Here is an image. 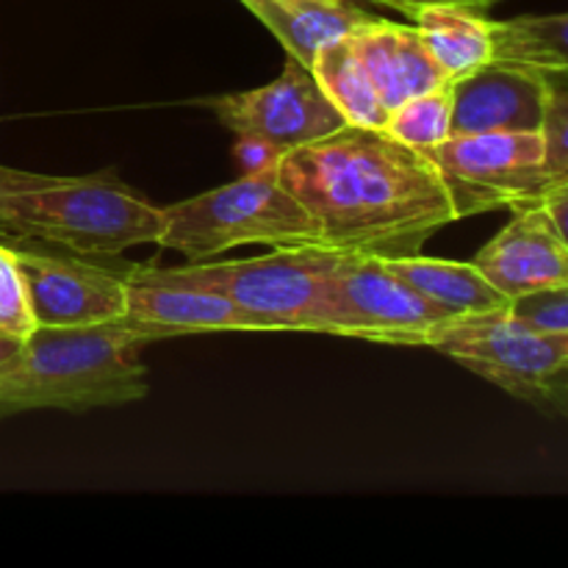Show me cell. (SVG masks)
<instances>
[{
    "instance_id": "cell-1",
    "label": "cell",
    "mask_w": 568,
    "mask_h": 568,
    "mask_svg": "<svg viewBox=\"0 0 568 568\" xmlns=\"http://www.w3.org/2000/svg\"><path fill=\"white\" fill-rule=\"evenodd\" d=\"M277 172L316 222L322 247L336 253L416 255L458 220L433 161L383 128L347 122L283 153Z\"/></svg>"
},
{
    "instance_id": "cell-2",
    "label": "cell",
    "mask_w": 568,
    "mask_h": 568,
    "mask_svg": "<svg viewBox=\"0 0 568 568\" xmlns=\"http://www.w3.org/2000/svg\"><path fill=\"white\" fill-rule=\"evenodd\" d=\"M153 333L128 320L87 327H33L0 364V419L28 410L87 414L148 397L144 344Z\"/></svg>"
},
{
    "instance_id": "cell-3",
    "label": "cell",
    "mask_w": 568,
    "mask_h": 568,
    "mask_svg": "<svg viewBox=\"0 0 568 568\" xmlns=\"http://www.w3.org/2000/svg\"><path fill=\"white\" fill-rule=\"evenodd\" d=\"M0 233L81 258H111L139 244H159L164 209L122 183L114 170L55 178L0 166Z\"/></svg>"
},
{
    "instance_id": "cell-4",
    "label": "cell",
    "mask_w": 568,
    "mask_h": 568,
    "mask_svg": "<svg viewBox=\"0 0 568 568\" xmlns=\"http://www.w3.org/2000/svg\"><path fill=\"white\" fill-rule=\"evenodd\" d=\"M281 166V164H277ZM277 166L242 175L227 186L164 209L159 244L186 258H214L242 244H320V231L305 205L281 183Z\"/></svg>"
},
{
    "instance_id": "cell-5",
    "label": "cell",
    "mask_w": 568,
    "mask_h": 568,
    "mask_svg": "<svg viewBox=\"0 0 568 568\" xmlns=\"http://www.w3.org/2000/svg\"><path fill=\"white\" fill-rule=\"evenodd\" d=\"M427 347L541 414L568 419V331H536L505 308L458 316L436 327Z\"/></svg>"
},
{
    "instance_id": "cell-6",
    "label": "cell",
    "mask_w": 568,
    "mask_h": 568,
    "mask_svg": "<svg viewBox=\"0 0 568 568\" xmlns=\"http://www.w3.org/2000/svg\"><path fill=\"white\" fill-rule=\"evenodd\" d=\"M447 322L453 316L405 286L383 258L338 253L316 294L311 333L394 347H427L430 333Z\"/></svg>"
},
{
    "instance_id": "cell-7",
    "label": "cell",
    "mask_w": 568,
    "mask_h": 568,
    "mask_svg": "<svg viewBox=\"0 0 568 568\" xmlns=\"http://www.w3.org/2000/svg\"><path fill=\"white\" fill-rule=\"evenodd\" d=\"M336 250L322 244L275 247L264 258L189 264L178 270H159L170 281L220 292L258 316L266 331H308L316 294L333 264Z\"/></svg>"
},
{
    "instance_id": "cell-8",
    "label": "cell",
    "mask_w": 568,
    "mask_h": 568,
    "mask_svg": "<svg viewBox=\"0 0 568 568\" xmlns=\"http://www.w3.org/2000/svg\"><path fill=\"white\" fill-rule=\"evenodd\" d=\"M422 153L438 170L458 220L538 203L549 192L541 133H466Z\"/></svg>"
},
{
    "instance_id": "cell-9",
    "label": "cell",
    "mask_w": 568,
    "mask_h": 568,
    "mask_svg": "<svg viewBox=\"0 0 568 568\" xmlns=\"http://www.w3.org/2000/svg\"><path fill=\"white\" fill-rule=\"evenodd\" d=\"M211 109L233 133H250L275 144L281 153L325 139L347 125L314 72L288 59L281 78L250 92L222 94Z\"/></svg>"
},
{
    "instance_id": "cell-10",
    "label": "cell",
    "mask_w": 568,
    "mask_h": 568,
    "mask_svg": "<svg viewBox=\"0 0 568 568\" xmlns=\"http://www.w3.org/2000/svg\"><path fill=\"white\" fill-rule=\"evenodd\" d=\"M39 327H87L128 314V270L14 247Z\"/></svg>"
},
{
    "instance_id": "cell-11",
    "label": "cell",
    "mask_w": 568,
    "mask_h": 568,
    "mask_svg": "<svg viewBox=\"0 0 568 568\" xmlns=\"http://www.w3.org/2000/svg\"><path fill=\"white\" fill-rule=\"evenodd\" d=\"M566 75L521 61L491 59L453 81L449 136L466 133H541L549 100Z\"/></svg>"
},
{
    "instance_id": "cell-12",
    "label": "cell",
    "mask_w": 568,
    "mask_h": 568,
    "mask_svg": "<svg viewBox=\"0 0 568 568\" xmlns=\"http://www.w3.org/2000/svg\"><path fill=\"white\" fill-rule=\"evenodd\" d=\"M122 320L153 333L155 342L181 333L266 331L258 316L225 294L170 281L155 266H128V314Z\"/></svg>"
},
{
    "instance_id": "cell-13",
    "label": "cell",
    "mask_w": 568,
    "mask_h": 568,
    "mask_svg": "<svg viewBox=\"0 0 568 568\" xmlns=\"http://www.w3.org/2000/svg\"><path fill=\"white\" fill-rule=\"evenodd\" d=\"M471 264L508 300L568 283V242L541 203L514 209V220Z\"/></svg>"
},
{
    "instance_id": "cell-14",
    "label": "cell",
    "mask_w": 568,
    "mask_h": 568,
    "mask_svg": "<svg viewBox=\"0 0 568 568\" xmlns=\"http://www.w3.org/2000/svg\"><path fill=\"white\" fill-rule=\"evenodd\" d=\"M347 37L388 114L405 100L449 81L416 26H397L375 17Z\"/></svg>"
},
{
    "instance_id": "cell-15",
    "label": "cell",
    "mask_w": 568,
    "mask_h": 568,
    "mask_svg": "<svg viewBox=\"0 0 568 568\" xmlns=\"http://www.w3.org/2000/svg\"><path fill=\"white\" fill-rule=\"evenodd\" d=\"M239 3L247 6L275 33L288 59L300 61L308 70L325 44L375 20L349 0H239Z\"/></svg>"
},
{
    "instance_id": "cell-16",
    "label": "cell",
    "mask_w": 568,
    "mask_h": 568,
    "mask_svg": "<svg viewBox=\"0 0 568 568\" xmlns=\"http://www.w3.org/2000/svg\"><path fill=\"white\" fill-rule=\"evenodd\" d=\"M383 264L399 277L419 297L442 308L453 320L505 311L510 300L483 277L475 264L460 261L425 258V255H403V258H383Z\"/></svg>"
},
{
    "instance_id": "cell-17",
    "label": "cell",
    "mask_w": 568,
    "mask_h": 568,
    "mask_svg": "<svg viewBox=\"0 0 568 568\" xmlns=\"http://www.w3.org/2000/svg\"><path fill=\"white\" fill-rule=\"evenodd\" d=\"M416 31L449 81L494 59V20L460 6H427L414 11Z\"/></svg>"
},
{
    "instance_id": "cell-18",
    "label": "cell",
    "mask_w": 568,
    "mask_h": 568,
    "mask_svg": "<svg viewBox=\"0 0 568 568\" xmlns=\"http://www.w3.org/2000/svg\"><path fill=\"white\" fill-rule=\"evenodd\" d=\"M311 72L325 89L327 98L336 103V109L347 116L349 125H366V128H383L388 120V109L377 98L375 87H372L369 75H366L364 64L355 55L349 37L336 39V42L325 44L316 53Z\"/></svg>"
},
{
    "instance_id": "cell-19",
    "label": "cell",
    "mask_w": 568,
    "mask_h": 568,
    "mask_svg": "<svg viewBox=\"0 0 568 568\" xmlns=\"http://www.w3.org/2000/svg\"><path fill=\"white\" fill-rule=\"evenodd\" d=\"M491 33L494 59L521 61L568 78V11L494 22Z\"/></svg>"
},
{
    "instance_id": "cell-20",
    "label": "cell",
    "mask_w": 568,
    "mask_h": 568,
    "mask_svg": "<svg viewBox=\"0 0 568 568\" xmlns=\"http://www.w3.org/2000/svg\"><path fill=\"white\" fill-rule=\"evenodd\" d=\"M449 116H453V81L397 105L388 114L383 131H388L408 148H436L444 139H449Z\"/></svg>"
},
{
    "instance_id": "cell-21",
    "label": "cell",
    "mask_w": 568,
    "mask_h": 568,
    "mask_svg": "<svg viewBox=\"0 0 568 568\" xmlns=\"http://www.w3.org/2000/svg\"><path fill=\"white\" fill-rule=\"evenodd\" d=\"M33 327H37V320L28 303V286L17 264L14 247L0 244V336L22 342L31 336Z\"/></svg>"
},
{
    "instance_id": "cell-22",
    "label": "cell",
    "mask_w": 568,
    "mask_h": 568,
    "mask_svg": "<svg viewBox=\"0 0 568 568\" xmlns=\"http://www.w3.org/2000/svg\"><path fill=\"white\" fill-rule=\"evenodd\" d=\"M544 136V172L549 178V189L568 181V89H555L549 100L547 120L541 128Z\"/></svg>"
},
{
    "instance_id": "cell-23",
    "label": "cell",
    "mask_w": 568,
    "mask_h": 568,
    "mask_svg": "<svg viewBox=\"0 0 568 568\" xmlns=\"http://www.w3.org/2000/svg\"><path fill=\"white\" fill-rule=\"evenodd\" d=\"M508 316L536 331H568V283L510 300Z\"/></svg>"
},
{
    "instance_id": "cell-24",
    "label": "cell",
    "mask_w": 568,
    "mask_h": 568,
    "mask_svg": "<svg viewBox=\"0 0 568 568\" xmlns=\"http://www.w3.org/2000/svg\"><path fill=\"white\" fill-rule=\"evenodd\" d=\"M239 166L244 170V175H253V172H264L270 166L281 164L283 153L261 136H250V133H236V148H233Z\"/></svg>"
},
{
    "instance_id": "cell-25",
    "label": "cell",
    "mask_w": 568,
    "mask_h": 568,
    "mask_svg": "<svg viewBox=\"0 0 568 568\" xmlns=\"http://www.w3.org/2000/svg\"><path fill=\"white\" fill-rule=\"evenodd\" d=\"M538 203L547 209V214L552 216V222L558 225L560 236L568 242V181L566 183H558V186L549 189L547 194H544Z\"/></svg>"
},
{
    "instance_id": "cell-26",
    "label": "cell",
    "mask_w": 568,
    "mask_h": 568,
    "mask_svg": "<svg viewBox=\"0 0 568 568\" xmlns=\"http://www.w3.org/2000/svg\"><path fill=\"white\" fill-rule=\"evenodd\" d=\"M494 3H499V0H381V6H392V9L405 11V14H414V11L427 9V6H460V9L483 11Z\"/></svg>"
},
{
    "instance_id": "cell-27",
    "label": "cell",
    "mask_w": 568,
    "mask_h": 568,
    "mask_svg": "<svg viewBox=\"0 0 568 568\" xmlns=\"http://www.w3.org/2000/svg\"><path fill=\"white\" fill-rule=\"evenodd\" d=\"M17 347H20V338L0 336V364H3V361H9L11 355L17 353Z\"/></svg>"
},
{
    "instance_id": "cell-28",
    "label": "cell",
    "mask_w": 568,
    "mask_h": 568,
    "mask_svg": "<svg viewBox=\"0 0 568 568\" xmlns=\"http://www.w3.org/2000/svg\"><path fill=\"white\" fill-rule=\"evenodd\" d=\"M349 3H355V0H349ZM361 3H381V0H361Z\"/></svg>"
}]
</instances>
